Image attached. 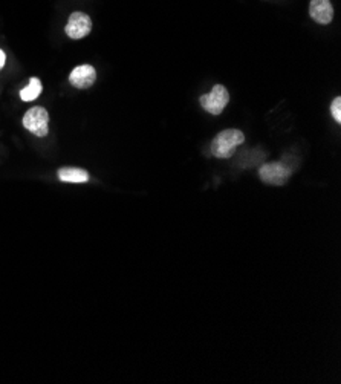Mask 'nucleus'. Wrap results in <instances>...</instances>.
<instances>
[{
    "label": "nucleus",
    "mask_w": 341,
    "mask_h": 384,
    "mask_svg": "<svg viewBox=\"0 0 341 384\" xmlns=\"http://www.w3.org/2000/svg\"><path fill=\"white\" fill-rule=\"evenodd\" d=\"M245 135L244 132L237 129H227L218 133L216 138L211 142V154L219 159H227L235 155L236 149L244 144Z\"/></svg>",
    "instance_id": "f257e3e1"
},
{
    "label": "nucleus",
    "mask_w": 341,
    "mask_h": 384,
    "mask_svg": "<svg viewBox=\"0 0 341 384\" xmlns=\"http://www.w3.org/2000/svg\"><path fill=\"white\" fill-rule=\"evenodd\" d=\"M23 128L39 138L46 137L49 133V113L44 107H32L25 113Z\"/></svg>",
    "instance_id": "f03ea898"
},
{
    "label": "nucleus",
    "mask_w": 341,
    "mask_h": 384,
    "mask_svg": "<svg viewBox=\"0 0 341 384\" xmlns=\"http://www.w3.org/2000/svg\"><path fill=\"white\" fill-rule=\"evenodd\" d=\"M199 101L205 112L211 115H221L230 101V94L225 86L216 85L211 89L210 94L202 95Z\"/></svg>",
    "instance_id": "7ed1b4c3"
},
{
    "label": "nucleus",
    "mask_w": 341,
    "mask_h": 384,
    "mask_svg": "<svg viewBox=\"0 0 341 384\" xmlns=\"http://www.w3.org/2000/svg\"><path fill=\"white\" fill-rule=\"evenodd\" d=\"M259 176L268 185H285L291 176V168L283 163H268L260 168Z\"/></svg>",
    "instance_id": "20e7f679"
},
{
    "label": "nucleus",
    "mask_w": 341,
    "mask_h": 384,
    "mask_svg": "<svg viewBox=\"0 0 341 384\" xmlns=\"http://www.w3.org/2000/svg\"><path fill=\"white\" fill-rule=\"evenodd\" d=\"M65 31L68 34V37L73 39V40L85 39L86 35H89L92 31L91 17H89L87 14H85V13L70 14Z\"/></svg>",
    "instance_id": "39448f33"
},
{
    "label": "nucleus",
    "mask_w": 341,
    "mask_h": 384,
    "mask_svg": "<svg viewBox=\"0 0 341 384\" xmlns=\"http://www.w3.org/2000/svg\"><path fill=\"white\" fill-rule=\"evenodd\" d=\"M95 80H97V70L91 65L77 66L69 75L70 85L78 89L91 87L95 83Z\"/></svg>",
    "instance_id": "423d86ee"
},
{
    "label": "nucleus",
    "mask_w": 341,
    "mask_h": 384,
    "mask_svg": "<svg viewBox=\"0 0 341 384\" xmlns=\"http://www.w3.org/2000/svg\"><path fill=\"white\" fill-rule=\"evenodd\" d=\"M309 16L320 25H329L334 19V6L330 0H311Z\"/></svg>",
    "instance_id": "0eeeda50"
},
{
    "label": "nucleus",
    "mask_w": 341,
    "mask_h": 384,
    "mask_svg": "<svg viewBox=\"0 0 341 384\" xmlns=\"http://www.w3.org/2000/svg\"><path fill=\"white\" fill-rule=\"evenodd\" d=\"M58 178L63 182H74V184H83L89 181V173L83 168L77 167H63L58 171Z\"/></svg>",
    "instance_id": "6e6552de"
},
{
    "label": "nucleus",
    "mask_w": 341,
    "mask_h": 384,
    "mask_svg": "<svg viewBox=\"0 0 341 384\" xmlns=\"http://www.w3.org/2000/svg\"><path fill=\"white\" fill-rule=\"evenodd\" d=\"M42 89H43L42 82L39 78L34 77L30 80V85L20 91V98L23 101H32L42 94Z\"/></svg>",
    "instance_id": "1a4fd4ad"
},
{
    "label": "nucleus",
    "mask_w": 341,
    "mask_h": 384,
    "mask_svg": "<svg viewBox=\"0 0 341 384\" xmlns=\"http://www.w3.org/2000/svg\"><path fill=\"white\" fill-rule=\"evenodd\" d=\"M330 112H332V117L335 118V121L341 123V98L340 97H337L335 100L332 101Z\"/></svg>",
    "instance_id": "9d476101"
},
{
    "label": "nucleus",
    "mask_w": 341,
    "mask_h": 384,
    "mask_svg": "<svg viewBox=\"0 0 341 384\" xmlns=\"http://www.w3.org/2000/svg\"><path fill=\"white\" fill-rule=\"evenodd\" d=\"M4 65H5V52L0 49V69L4 68Z\"/></svg>",
    "instance_id": "9b49d317"
}]
</instances>
